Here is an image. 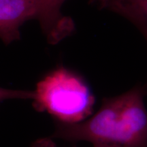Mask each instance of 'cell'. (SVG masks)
<instances>
[{
  "label": "cell",
  "instance_id": "6da1fadb",
  "mask_svg": "<svg viewBox=\"0 0 147 147\" xmlns=\"http://www.w3.org/2000/svg\"><path fill=\"white\" fill-rule=\"evenodd\" d=\"M147 84L106 97L89 118L77 123L56 121L53 137L69 142L87 141L104 147H147Z\"/></svg>",
  "mask_w": 147,
  "mask_h": 147
},
{
  "label": "cell",
  "instance_id": "7a4b0ae2",
  "mask_svg": "<svg viewBox=\"0 0 147 147\" xmlns=\"http://www.w3.org/2000/svg\"><path fill=\"white\" fill-rule=\"evenodd\" d=\"M33 102L36 110L46 112L57 122L77 123L91 115L95 97L80 74L61 66L37 83Z\"/></svg>",
  "mask_w": 147,
  "mask_h": 147
},
{
  "label": "cell",
  "instance_id": "3957f363",
  "mask_svg": "<svg viewBox=\"0 0 147 147\" xmlns=\"http://www.w3.org/2000/svg\"><path fill=\"white\" fill-rule=\"evenodd\" d=\"M37 16V0H0V39L6 45L18 40L21 27Z\"/></svg>",
  "mask_w": 147,
  "mask_h": 147
},
{
  "label": "cell",
  "instance_id": "277c9868",
  "mask_svg": "<svg viewBox=\"0 0 147 147\" xmlns=\"http://www.w3.org/2000/svg\"><path fill=\"white\" fill-rule=\"evenodd\" d=\"M37 1V20L49 43L56 45L73 32V22L61 12V8L65 0Z\"/></svg>",
  "mask_w": 147,
  "mask_h": 147
},
{
  "label": "cell",
  "instance_id": "5b68a950",
  "mask_svg": "<svg viewBox=\"0 0 147 147\" xmlns=\"http://www.w3.org/2000/svg\"><path fill=\"white\" fill-rule=\"evenodd\" d=\"M89 3L119 14L134 25L147 22V0H89Z\"/></svg>",
  "mask_w": 147,
  "mask_h": 147
},
{
  "label": "cell",
  "instance_id": "8992f818",
  "mask_svg": "<svg viewBox=\"0 0 147 147\" xmlns=\"http://www.w3.org/2000/svg\"><path fill=\"white\" fill-rule=\"evenodd\" d=\"M34 91L14 90L0 87V103L8 100H32Z\"/></svg>",
  "mask_w": 147,
  "mask_h": 147
},
{
  "label": "cell",
  "instance_id": "52a82bcc",
  "mask_svg": "<svg viewBox=\"0 0 147 147\" xmlns=\"http://www.w3.org/2000/svg\"><path fill=\"white\" fill-rule=\"evenodd\" d=\"M32 147H57L52 139L45 138L37 140L33 143ZM93 147H104L101 146H93Z\"/></svg>",
  "mask_w": 147,
  "mask_h": 147
},
{
  "label": "cell",
  "instance_id": "ba28073f",
  "mask_svg": "<svg viewBox=\"0 0 147 147\" xmlns=\"http://www.w3.org/2000/svg\"><path fill=\"white\" fill-rule=\"evenodd\" d=\"M147 42V22H138L134 24Z\"/></svg>",
  "mask_w": 147,
  "mask_h": 147
}]
</instances>
